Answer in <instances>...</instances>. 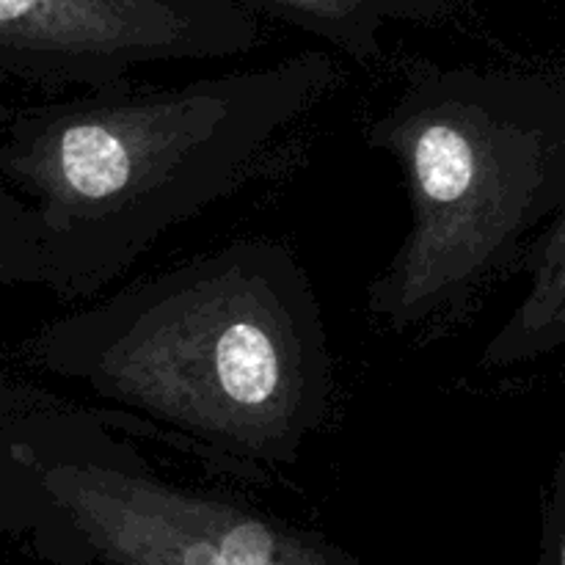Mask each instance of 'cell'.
I'll list each match as a JSON object with an SVG mask.
<instances>
[{
	"label": "cell",
	"mask_w": 565,
	"mask_h": 565,
	"mask_svg": "<svg viewBox=\"0 0 565 565\" xmlns=\"http://www.w3.org/2000/svg\"><path fill=\"white\" fill-rule=\"evenodd\" d=\"M44 359L237 472L298 463L334 406V353L312 276L268 235L119 287L55 326Z\"/></svg>",
	"instance_id": "obj_1"
},
{
	"label": "cell",
	"mask_w": 565,
	"mask_h": 565,
	"mask_svg": "<svg viewBox=\"0 0 565 565\" xmlns=\"http://www.w3.org/2000/svg\"><path fill=\"white\" fill-rule=\"evenodd\" d=\"M326 50L180 86L105 83L25 114L6 166L36 202L42 276L92 296L166 232L230 196L337 83Z\"/></svg>",
	"instance_id": "obj_2"
},
{
	"label": "cell",
	"mask_w": 565,
	"mask_h": 565,
	"mask_svg": "<svg viewBox=\"0 0 565 565\" xmlns=\"http://www.w3.org/2000/svg\"><path fill=\"white\" fill-rule=\"evenodd\" d=\"M401 163L408 230L367 285L395 334L463 307L565 213V81L419 64L364 127Z\"/></svg>",
	"instance_id": "obj_3"
},
{
	"label": "cell",
	"mask_w": 565,
	"mask_h": 565,
	"mask_svg": "<svg viewBox=\"0 0 565 565\" xmlns=\"http://www.w3.org/2000/svg\"><path fill=\"white\" fill-rule=\"evenodd\" d=\"M81 423L25 450L39 491L103 565H362L312 530L163 478L127 436Z\"/></svg>",
	"instance_id": "obj_4"
},
{
	"label": "cell",
	"mask_w": 565,
	"mask_h": 565,
	"mask_svg": "<svg viewBox=\"0 0 565 565\" xmlns=\"http://www.w3.org/2000/svg\"><path fill=\"white\" fill-rule=\"evenodd\" d=\"M265 42L241 0H0V55L88 88L171 61H221Z\"/></svg>",
	"instance_id": "obj_5"
},
{
	"label": "cell",
	"mask_w": 565,
	"mask_h": 565,
	"mask_svg": "<svg viewBox=\"0 0 565 565\" xmlns=\"http://www.w3.org/2000/svg\"><path fill=\"white\" fill-rule=\"evenodd\" d=\"M565 348V213L527 254V287L483 345L478 364L491 373L522 367Z\"/></svg>",
	"instance_id": "obj_6"
},
{
	"label": "cell",
	"mask_w": 565,
	"mask_h": 565,
	"mask_svg": "<svg viewBox=\"0 0 565 565\" xmlns=\"http://www.w3.org/2000/svg\"><path fill=\"white\" fill-rule=\"evenodd\" d=\"M259 17H276L337 53L367 64L381 55L386 17L373 0H241Z\"/></svg>",
	"instance_id": "obj_7"
},
{
	"label": "cell",
	"mask_w": 565,
	"mask_h": 565,
	"mask_svg": "<svg viewBox=\"0 0 565 565\" xmlns=\"http://www.w3.org/2000/svg\"><path fill=\"white\" fill-rule=\"evenodd\" d=\"M539 565H565V441L546 486Z\"/></svg>",
	"instance_id": "obj_8"
},
{
	"label": "cell",
	"mask_w": 565,
	"mask_h": 565,
	"mask_svg": "<svg viewBox=\"0 0 565 565\" xmlns=\"http://www.w3.org/2000/svg\"><path fill=\"white\" fill-rule=\"evenodd\" d=\"M386 22H414V25H434L441 22L452 9V0H373Z\"/></svg>",
	"instance_id": "obj_9"
},
{
	"label": "cell",
	"mask_w": 565,
	"mask_h": 565,
	"mask_svg": "<svg viewBox=\"0 0 565 565\" xmlns=\"http://www.w3.org/2000/svg\"><path fill=\"white\" fill-rule=\"evenodd\" d=\"M0 218H6V221H14V224H28V226H33V230H36V221H33V215H22V213H6V199H3V193H0Z\"/></svg>",
	"instance_id": "obj_10"
}]
</instances>
